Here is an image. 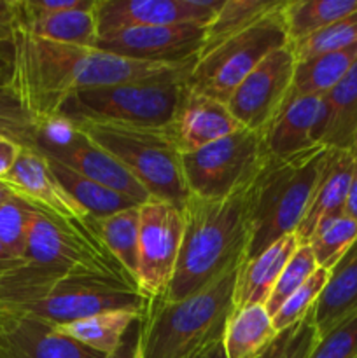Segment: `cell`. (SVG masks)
I'll list each match as a JSON object with an SVG mask.
<instances>
[{"label":"cell","mask_w":357,"mask_h":358,"mask_svg":"<svg viewBox=\"0 0 357 358\" xmlns=\"http://www.w3.org/2000/svg\"><path fill=\"white\" fill-rule=\"evenodd\" d=\"M349 152H350V154H352V157H354V159H356V163H357V131H356V135H354V140H352V145H350Z\"/></svg>","instance_id":"bcb514c9"},{"label":"cell","mask_w":357,"mask_h":358,"mask_svg":"<svg viewBox=\"0 0 357 358\" xmlns=\"http://www.w3.org/2000/svg\"><path fill=\"white\" fill-rule=\"evenodd\" d=\"M195 59L175 65L133 62L90 45L46 41L18 28L10 84L28 112L41 121L56 114L62 101L77 91L189 73Z\"/></svg>","instance_id":"6da1fadb"},{"label":"cell","mask_w":357,"mask_h":358,"mask_svg":"<svg viewBox=\"0 0 357 358\" xmlns=\"http://www.w3.org/2000/svg\"><path fill=\"white\" fill-rule=\"evenodd\" d=\"M240 128L226 103L191 93L188 87L172 122L181 154L195 152Z\"/></svg>","instance_id":"e0dca14e"},{"label":"cell","mask_w":357,"mask_h":358,"mask_svg":"<svg viewBox=\"0 0 357 358\" xmlns=\"http://www.w3.org/2000/svg\"><path fill=\"white\" fill-rule=\"evenodd\" d=\"M88 138L119 161L150 198L161 199L184 210L189 199L182 171V154L175 142L172 126L76 124Z\"/></svg>","instance_id":"8992f818"},{"label":"cell","mask_w":357,"mask_h":358,"mask_svg":"<svg viewBox=\"0 0 357 358\" xmlns=\"http://www.w3.org/2000/svg\"><path fill=\"white\" fill-rule=\"evenodd\" d=\"M356 10L357 0H284L287 41H301Z\"/></svg>","instance_id":"83f0119b"},{"label":"cell","mask_w":357,"mask_h":358,"mask_svg":"<svg viewBox=\"0 0 357 358\" xmlns=\"http://www.w3.org/2000/svg\"><path fill=\"white\" fill-rule=\"evenodd\" d=\"M247 191L223 199L189 194L182 210L184 234L177 266L160 301L186 299L216 283L247 259L251 243Z\"/></svg>","instance_id":"7a4b0ae2"},{"label":"cell","mask_w":357,"mask_h":358,"mask_svg":"<svg viewBox=\"0 0 357 358\" xmlns=\"http://www.w3.org/2000/svg\"><path fill=\"white\" fill-rule=\"evenodd\" d=\"M357 44V10L335 21L329 27L301 38V41L289 42V49L293 51L296 62L315 58L326 52L342 51Z\"/></svg>","instance_id":"4dcf8cb0"},{"label":"cell","mask_w":357,"mask_h":358,"mask_svg":"<svg viewBox=\"0 0 357 358\" xmlns=\"http://www.w3.org/2000/svg\"><path fill=\"white\" fill-rule=\"evenodd\" d=\"M23 147L20 143L13 142V140L0 136V178L10 171V168L16 163L18 156H20Z\"/></svg>","instance_id":"b9f144b4"},{"label":"cell","mask_w":357,"mask_h":358,"mask_svg":"<svg viewBox=\"0 0 357 358\" xmlns=\"http://www.w3.org/2000/svg\"><path fill=\"white\" fill-rule=\"evenodd\" d=\"M357 131V59L342 80L324 94L318 143L328 149L349 150Z\"/></svg>","instance_id":"7402d4cb"},{"label":"cell","mask_w":357,"mask_h":358,"mask_svg":"<svg viewBox=\"0 0 357 358\" xmlns=\"http://www.w3.org/2000/svg\"><path fill=\"white\" fill-rule=\"evenodd\" d=\"M329 149L312 147L286 159L268 157L247 191L251 243L247 259L296 234L328 161Z\"/></svg>","instance_id":"3957f363"},{"label":"cell","mask_w":357,"mask_h":358,"mask_svg":"<svg viewBox=\"0 0 357 358\" xmlns=\"http://www.w3.org/2000/svg\"><path fill=\"white\" fill-rule=\"evenodd\" d=\"M184 215L177 206L149 198L140 205L136 287L149 301L164 296L177 266Z\"/></svg>","instance_id":"9c48e42d"},{"label":"cell","mask_w":357,"mask_h":358,"mask_svg":"<svg viewBox=\"0 0 357 358\" xmlns=\"http://www.w3.org/2000/svg\"><path fill=\"white\" fill-rule=\"evenodd\" d=\"M308 358H357V313L318 338Z\"/></svg>","instance_id":"8d00e7d4"},{"label":"cell","mask_w":357,"mask_h":358,"mask_svg":"<svg viewBox=\"0 0 357 358\" xmlns=\"http://www.w3.org/2000/svg\"><path fill=\"white\" fill-rule=\"evenodd\" d=\"M94 6H97V0L93 6L83 7V9L41 14L28 10L23 6V0H18V10H20V27L18 28L35 35V37L46 38V41L94 48L98 37L93 16Z\"/></svg>","instance_id":"44dd1931"},{"label":"cell","mask_w":357,"mask_h":358,"mask_svg":"<svg viewBox=\"0 0 357 358\" xmlns=\"http://www.w3.org/2000/svg\"><path fill=\"white\" fill-rule=\"evenodd\" d=\"M343 215H346L349 219H352L354 222H357V163L354 168L352 182H350L349 196H346L345 208H343Z\"/></svg>","instance_id":"7bdbcfd3"},{"label":"cell","mask_w":357,"mask_h":358,"mask_svg":"<svg viewBox=\"0 0 357 358\" xmlns=\"http://www.w3.org/2000/svg\"><path fill=\"white\" fill-rule=\"evenodd\" d=\"M94 0H23V6L31 13L56 14L65 10L83 9L93 6Z\"/></svg>","instance_id":"74e56055"},{"label":"cell","mask_w":357,"mask_h":358,"mask_svg":"<svg viewBox=\"0 0 357 358\" xmlns=\"http://www.w3.org/2000/svg\"><path fill=\"white\" fill-rule=\"evenodd\" d=\"M357 59V44L296 62L290 96H324L345 77Z\"/></svg>","instance_id":"4316f807"},{"label":"cell","mask_w":357,"mask_h":358,"mask_svg":"<svg viewBox=\"0 0 357 358\" xmlns=\"http://www.w3.org/2000/svg\"><path fill=\"white\" fill-rule=\"evenodd\" d=\"M13 198H14L13 191H10V189L7 187V185L4 184L2 180H0V206H2L4 203L9 201V199H13Z\"/></svg>","instance_id":"f6af8a7d"},{"label":"cell","mask_w":357,"mask_h":358,"mask_svg":"<svg viewBox=\"0 0 357 358\" xmlns=\"http://www.w3.org/2000/svg\"><path fill=\"white\" fill-rule=\"evenodd\" d=\"M324 96H289L262 131L268 157L286 159L321 145Z\"/></svg>","instance_id":"9a60e30c"},{"label":"cell","mask_w":357,"mask_h":358,"mask_svg":"<svg viewBox=\"0 0 357 358\" xmlns=\"http://www.w3.org/2000/svg\"><path fill=\"white\" fill-rule=\"evenodd\" d=\"M272 317L262 304L233 310L224 329L223 345L227 358H255L276 338Z\"/></svg>","instance_id":"603a6c76"},{"label":"cell","mask_w":357,"mask_h":358,"mask_svg":"<svg viewBox=\"0 0 357 358\" xmlns=\"http://www.w3.org/2000/svg\"><path fill=\"white\" fill-rule=\"evenodd\" d=\"M354 168H356V159L349 150L329 149L321 180L315 187L303 220L296 229L300 245H307L322 222L343 215Z\"/></svg>","instance_id":"ac0fdd59"},{"label":"cell","mask_w":357,"mask_h":358,"mask_svg":"<svg viewBox=\"0 0 357 358\" xmlns=\"http://www.w3.org/2000/svg\"><path fill=\"white\" fill-rule=\"evenodd\" d=\"M205 27L196 23L133 27L98 35L94 48L142 63H184L200 55Z\"/></svg>","instance_id":"8fae6325"},{"label":"cell","mask_w":357,"mask_h":358,"mask_svg":"<svg viewBox=\"0 0 357 358\" xmlns=\"http://www.w3.org/2000/svg\"><path fill=\"white\" fill-rule=\"evenodd\" d=\"M0 180L14 196L30 203L34 208L66 222H88L90 215L66 194L49 168L48 159L35 149H21L16 163Z\"/></svg>","instance_id":"5bb4252c"},{"label":"cell","mask_w":357,"mask_h":358,"mask_svg":"<svg viewBox=\"0 0 357 358\" xmlns=\"http://www.w3.org/2000/svg\"><path fill=\"white\" fill-rule=\"evenodd\" d=\"M296 58L289 45L270 52L227 100V108L241 128L262 133L290 96Z\"/></svg>","instance_id":"30bf717a"},{"label":"cell","mask_w":357,"mask_h":358,"mask_svg":"<svg viewBox=\"0 0 357 358\" xmlns=\"http://www.w3.org/2000/svg\"><path fill=\"white\" fill-rule=\"evenodd\" d=\"M223 3L224 0H97L93 16L98 35L156 24L206 27Z\"/></svg>","instance_id":"7c38bea8"},{"label":"cell","mask_w":357,"mask_h":358,"mask_svg":"<svg viewBox=\"0 0 357 358\" xmlns=\"http://www.w3.org/2000/svg\"><path fill=\"white\" fill-rule=\"evenodd\" d=\"M317 341L318 334L312 310L300 322L280 331L272 345L255 358H308Z\"/></svg>","instance_id":"e575fe53"},{"label":"cell","mask_w":357,"mask_h":358,"mask_svg":"<svg viewBox=\"0 0 357 358\" xmlns=\"http://www.w3.org/2000/svg\"><path fill=\"white\" fill-rule=\"evenodd\" d=\"M282 3L284 0H224L223 7L205 27V42L202 51L247 30L255 21L279 9Z\"/></svg>","instance_id":"f1b7e54d"},{"label":"cell","mask_w":357,"mask_h":358,"mask_svg":"<svg viewBox=\"0 0 357 358\" xmlns=\"http://www.w3.org/2000/svg\"><path fill=\"white\" fill-rule=\"evenodd\" d=\"M31 212L34 206L18 196L0 206V245L13 259H24Z\"/></svg>","instance_id":"836d02e7"},{"label":"cell","mask_w":357,"mask_h":358,"mask_svg":"<svg viewBox=\"0 0 357 358\" xmlns=\"http://www.w3.org/2000/svg\"><path fill=\"white\" fill-rule=\"evenodd\" d=\"M35 135L37 119L24 107L13 84L0 87V136L20 143L24 149H34Z\"/></svg>","instance_id":"1f68e13d"},{"label":"cell","mask_w":357,"mask_h":358,"mask_svg":"<svg viewBox=\"0 0 357 358\" xmlns=\"http://www.w3.org/2000/svg\"><path fill=\"white\" fill-rule=\"evenodd\" d=\"M14 77V42H0V87L9 86Z\"/></svg>","instance_id":"60d3db41"},{"label":"cell","mask_w":357,"mask_h":358,"mask_svg":"<svg viewBox=\"0 0 357 358\" xmlns=\"http://www.w3.org/2000/svg\"><path fill=\"white\" fill-rule=\"evenodd\" d=\"M188 73L132 80L72 93L56 114L74 124L167 128L174 122Z\"/></svg>","instance_id":"5b68a950"},{"label":"cell","mask_w":357,"mask_h":358,"mask_svg":"<svg viewBox=\"0 0 357 358\" xmlns=\"http://www.w3.org/2000/svg\"><path fill=\"white\" fill-rule=\"evenodd\" d=\"M0 358H107L42 318L0 310Z\"/></svg>","instance_id":"4fadbf2b"},{"label":"cell","mask_w":357,"mask_h":358,"mask_svg":"<svg viewBox=\"0 0 357 358\" xmlns=\"http://www.w3.org/2000/svg\"><path fill=\"white\" fill-rule=\"evenodd\" d=\"M144 318V317H142ZM142 318L133 322L126 331L121 345L107 358H140V334H142Z\"/></svg>","instance_id":"ab89813d"},{"label":"cell","mask_w":357,"mask_h":358,"mask_svg":"<svg viewBox=\"0 0 357 358\" xmlns=\"http://www.w3.org/2000/svg\"><path fill=\"white\" fill-rule=\"evenodd\" d=\"M357 313V241L329 271L328 283L314 306L318 338Z\"/></svg>","instance_id":"ffe728a7"},{"label":"cell","mask_w":357,"mask_h":358,"mask_svg":"<svg viewBox=\"0 0 357 358\" xmlns=\"http://www.w3.org/2000/svg\"><path fill=\"white\" fill-rule=\"evenodd\" d=\"M356 241L357 222L340 215L322 222L307 245H310L318 268L331 271Z\"/></svg>","instance_id":"f546056e"},{"label":"cell","mask_w":357,"mask_h":358,"mask_svg":"<svg viewBox=\"0 0 357 358\" xmlns=\"http://www.w3.org/2000/svg\"><path fill=\"white\" fill-rule=\"evenodd\" d=\"M298 247H300V240L296 234H287L272 247L266 248L262 254L245 259L238 268L237 282H234V310L252 306V304L266 306L276 285V280L280 278L284 268L290 261Z\"/></svg>","instance_id":"d6986e66"},{"label":"cell","mask_w":357,"mask_h":358,"mask_svg":"<svg viewBox=\"0 0 357 358\" xmlns=\"http://www.w3.org/2000/svg\"><path fill=\"white\" fill-rule=\"evenodd\" d=\"M38 152L66 164L77 173L132 199L136 205H144L150 198L144 185L115 157L91 142L83 131H79L77 138L63 149L38 150Z\"/></svg>","instance_id":"2e32d148"},{"label":"cell","mask_w":357,"mask_h":358,"mask_svg":"<svg viewBox=\"0 0 357 358\" xmlns=\"http://www.w3.org/2000/svg\"><path fill=\"white\" fill-rule=\"evenodd\" d=\"M238 268L182 301H150L142 318L140 358H192L220 341L234 310Z\"/></svg>","instance_id":"277c9868"},{"label":"cell","mask_w":357,"mask_h":358,"mask_svg":"<svg viewBox=\"0 0 357 358\" xmlns=\"http://www.w3.org/2000/svg\"><path fill=\"white\" fill-rule=\"evenodd\" d=\"M192 358H227L226 350H224V345H223V339L214 343V345H210L209 348H205L203 352H200L198 355Z\"/></svg>","instance_id":"ee69618b"},{"label":"cell","mask_w":357,"mask_h":358,"mask_svg":"<svg viewBox=\"0 0 357 358\" xmlns=\"http://www.w3.org/2000/svg\"><path fill=\"white\" fill-rule=\"evenodd\" d=\"M20 27L18 0H0V42H14Z\"/></svg>","instance_id":"f35d334b"},{"label":"cell","mask_w":357,"mask_h":358,"mask_svg":"<svg viewBox=\"0 0 357 358\" xmlns=\"http://www.w3.org/2000/svg\"><path fill=\"white\" fill-rule=\"evenodd\" d=\"M282 6L255 21L247 30L200 52L186 77V87L191 93L227 103L238 84L270 52L289 44Z\"/></svg>","instance_id":"52a82bcc"},{"label":"cell","mask_w":357,"mask_h":358,"mask_svg":"<svg viewBox=\"0 0 357 358\" xmlns=\"http://www.w3.org/2000/svg\"><path fill=\"white\" fill-rule=\"evenodd\" d=\"M44 156V154H42ZM48 159L49 168H51L52 175L56 180L59 182L66 194L84 210L93 219H105L114 213L122 212V210L133 208L136 205L132 199L125 198V196L118 194V192L111 191V189L104 187V185L97 184V182L90 180L84 175L77 173L66 164L59 163V161L52 159V157L44 156Z\"/></svg>","instance_id":"cb8c5ba5"},{"label":"cell","mask_w":357,"mask_h":358,"mask_svg":"<svg viewBox=\"0 0 357 358\" xmlns=\"http://www.w3.org/2000/svg\"><path fill=\"white\" fill-rule=\"evenodd\" d=\"M317 268L318 266L315 262L310 245H300L293 257H290V261L284 268L280 278L276 280L275 289H273L272 296H270L268 303H266L265 308L270 313V317H273L280 310V306L314 275Z\"/></svg>","instance_id":"d6a6232c"},{"label":"cell","mask_w":357,"mask_h":358,"mask_svg":"<svg viewBox=\"0 0 357 358\" xmlns=\"http://www.w3.org/2000/svg\"><path fill=\"white\" fill-rule=\"evenodd\" d=\"M142 317V313H135V311H105V313L93 315L83 320L56 324V329L66 338L108 357L119 348L130 325Z\"/></svg>","instance_id":"d4e9b609"},{"label":"cell","mask_w":357,"mask_h":358,"mask_svg":"<svg viewBox=\"0 0 357 358\" xmlns=\"http://www.w3.org/2000/svg\"><path fill=\"white\" fill-rule=\"evenodd\" d=\"M91 229L97 234L100 243L108 254L122 266L130 278L136 285V269H139V229L140 206L122 210L105 219L91 217ZM139 289V287H136Z\"/></svg>","instance_id":"484cf974"},{"label":"cell","mask_w":357,"mask_h":358,"mask_svg":"<svg viewBox=\"0 0 357 358\" xmlns=\"http://www.w3.org/2000/svg\"><path fill=\"white\" fill-rule=\"evenodd\" d=\"M329 271L328 269L317 268L314 275L286 301V303L280 306V310L276 311L272 317L273 325H275L276 332L284 331V329L290 327L296 322H300L301 318L307 317L312 310H314L315 303H317L318 296L324 290L326 283H328Z\"/></svg>","instance_id":"d590c367"},{"label":"cell","mask_w":357,"mask_h":358,"mask_svg":"<svg viewBox=\"0 0 357 358\" xmlns=\"http://www.w3.org/2000/svg\"><path fill=\"white\" fill-rule=\"evenodd\" d=\"M7 259H13V257H10V255L6 252V248L0 245V261H7Z\"/></svg>","instance_id":"7dc6e473"},{"label":"cell","mask_w":357,"mask_h":358,"mask_svg":"<svg viewBox=\"0 0 357 358\" xmlns=\"http://www.w3.org/2000/svg\"><path fill=\"white\" fill-rule=\"evenodd\" d=\"M268 161L262 133L240 128L195 152L182 154L189 194L223 199L247 191Z\"/></svg>","instance_id":"ba28073f"}]
</instances>
